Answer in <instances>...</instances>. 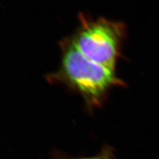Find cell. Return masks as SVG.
Here are the masks:
<instances>
[{
  "instance_id": "obj_1",
  "label": "cell",
  "mask_w": 159,
  "mask_h": 159,
  "mask_svg": "<svg viewBox=\"0 0 159 159\" xmlns=\"http://www.w3.org/2000/svg\"><path fill=\"white\" fill-rule=\"evenodd\" d=\"M61 62L55 72L46 80L61 84L78 93L89 107L100 105L109 90L125 83L117 76L116 70L88 59L79 51L71 37L60 42Z\"/></svg>"
},
{
  "instance_id": "obj_2",
  "label": "cell",
  "mask_w": 159,
  "mask_h": 159,
  "mask_svg": "<svg viewBox=\"0 0 159 159\" xmlns=\"http://www.w3.org/2000/svg\"><path fill=\"white\" fill-rule=\"evenodd\" d=\"M126 37V26L123 23L103 17L94 19L80 13L78 27L71 37L88 59L116 70Z\"/></svg>"
},
{
  "instance_id": "obj_3",
  "label": "cell",
  "mask_w": 159,
  "mask_h": 159,
  "mask_svg": "<svg viewBox=\"0 0 159 159\" xmlns=\"http://www.w3.org/2000/svg\"><path fill=\"white\" fill-rule=\"evenodd\" d=\"M81 159H99V158H81Z\"/></svg>"
}]
</instances>
